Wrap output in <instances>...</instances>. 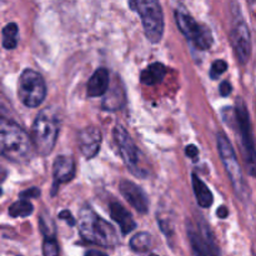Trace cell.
Here are the masks:
<instances>
[{
	"label": "cell",
	"mask_w": 256,
	"mask_h": 256,
	"mask_svg": "<svg viewBox=\"0 0 256 256\" xmlns=\"http://www.w3.org/2000/svg\"><path fill=\"white\" fill-rule=\"evenodd\" d=\"M102 132L96 126H86L79 132L78 142L82 154L86 159H92L96 156L102 145Z\"/></svg>",
	"instance_id": "7c38bea8"
},
{
	"label": "cell",
	"mask_w": 256,
	"mask_h": 256,
	"mask_svg": "<svg viewBox=\"0 0 256 256\" xmlns=\"http://www.w3.org/2000/svg\"><path fill=\"white\" fill-rule=\"evenodd\" d=\"M218 149H219L222 164H224L225 170H226L232 188H234L235 194L238 195L239 199H246L248 195H249V189H248L246 182H245L244 175H242L239 160H238L234 148L230 144L229 139L222 132L218 134Z\"/></svg>",
	"instance_id": "5b68a950"
},
{
	"label": "cell",
	"mask_w": 256,
	"mask_h": 256,
	"mask_svg": "<svg viewBox=\"0 0 256 256\" xmlns=\"http://www.w3.org/2000/svg\"><path fill=\"white\" fill-rule=\"evenodd\" d=\"M185 154H186L188 158H196L198 154H199V150L195 145H188L186 149H185Z\"/></svg>",
	"instance_id": "83f0119b"
},
{
	"label": "cell",
	"mask_w": 256,
	"mask_h": 256,
	"mask_svg": "<svg viewBox=\"0 0 256 256\" xmlns=\"http://www.w3.org/2000/svg\"><path fill=\"white\" fill-rule=\"evenodd\" d=\"M59 218H60V219L65 220V222H68V225H70V226H74V225L76 224L75 219L72 218V212H68V210H62V212L59 214Z\"/></svg>",
	"instance_id": "484cf974"
},
{
	"label": "cell",
	"mask_w": 256,
	"mask_h": 256,
	"mask_svg": "<svg viewBox=\"0 0 256 256\" xmlns=\"http://www.w3.org/2000/svg\"><path fill=\"white\" fill-rule=\"evenodd\" d=\"M112 135H114V140L119 148L120 155L126 164L128 169L139 178L146 176V170L142 166V152L138 149L136 144L129 135V132L125 130V128L118 125L114 129Z\"/></svg>",
	"instance_id": "ba28073f"
},
{
	"label": "cell",
	"mask_w": 256,
	"mask_h": 256,
	"mask_svg": "<svg viewBox=\"0 0 256 256\" xmlns=\"http://www.w3.org/2000/svg\"><path fill=\"white\" fill-rule=\"evenodd\" d=\"M60 130V122L55 112L50 108L42 109L38 114L32 129V139L38 154L46 156L54 149Z\"/></svg>",
	"instance_id": "3957f363"
},
{
	"label": "cell",
	"mask_w": 256,
	"mask_h": 256,
	"mask_svg": "<svg viewBox=\"0 0 256 256\" xmlns=\"http://www.w3.org/2000/svg\"><path fill=\"white\" fill-rule=\"evenodd\" d=\"M75 175V162L72 156H58L52 165V176H54V192L55 195L59 184H65L72 180Z\"/></svg>",
	"instance_id": "4fadbf2b"
},
{
	"label": "cell",
	"mask_w": 256,
	"mask_h": 256,
	"mask_svg": "<svg viewBox=\"0 0 256 256\" xmlns=\"http://www.w3.org/2000/svg\"><path fill=\"white\" fill-rule=\"evenodd\" d=\"M84 256H108V255L105 254V252H99V250H88Z\"/></svg>",
	"instance_id": "f546056e"
},
{
	"label": "cell",
	"mask_w": 256,
	"mask_h": 256,
	"mask_svg": "<svg viewBox=\"0 0 256 256\" xmlns=\"http://www.w3.org/2000/svg\"><path fill=\"white\" fill-rule=\"evenodd\" d=\"M188 235H189L190 245H192L194 256H209V246L202 242L200 235L189 224H188Z\"/></svg>",
	"instance_id": "d6986e66"
},
{
	"label": "cell",
	"mask_w": 256,
	"mask_h": 256,
	"mask_svg": "<svg viewBox=\"0 0 256 256\" xmlns=\"http://www.w3.org/2000/svg\"><path fill=\"white\" fill-rule=\"evenodd\" d=\"M192 189H194V194L196 196V202L199 204V206L204 208H210L212 204V194L209 190V188L205 185V182L198 176L196 174H192Z\"/></svg>",
	"instance_id": "ac0fdd59"
},
{
	"label": "cell",
	"mask_w": 256,
	"mask_h": 256,
	"mask_svg": "<svg viewBox=\"0 0 256 256\" xmlns=\"http://www.w3.org/2000/svg\"><path fill=\"white\" fill-rule=\"evenodd\" d=\"M18 96L26 108H38L46 96V84L38 72L25 69L18 82Z\"/></svg>",
	"instance_id": "8992f818"
},
{
	"label": "cell",
	"mask_w": 256,
	"mask_h": 256,
	"mask_svg": "<svg viewBox=\"0 0 256 256\" xmlns=\"http://www.w3.org/2000/svg\"><path fill=\"white\" fill-rule=\"evenodd\" d=\"M18 32H19V29H18V25L15 22H9L2 28V46L5 49L10 50L16 48Z\"/></svg>",
	"instance_id": "44dd1931"
},
{
	"label": "cell",
	"mask_w": 256,
	"mask_h": 256,
	"mask_svg": "<svg viewBox=\"0 0 256 256\" xmlns=\"http://www.w3.org/2000/svg\"><path fill=\"white\" fill-rule=\"evenodd\" d=\"M228 70V64L224 60H215L210 69V78L212 79H218L222 74H224Z\"/></svg>",
	"instance_id": "cb8c5ba5"
},
{
	"label": "cell",
	"mask_w": 256,
	"mask_h": 256,
	"mask_svg": "<svg viewBox=\"0 0 256 256\" xmlns=\"http://www.w3.org/2000/svg\"><path fill=\"white\" fill-rule=\"evenodd\" d=\"M230 42H232L234 52L238 60L242 64H246L252 55V39L248 25L244 22H240L232 28L230 32Z\"/></svg>",
	"instance_id": "30bf717a"
},
{
	"label": "cell",
	"mask_w": 256,
	"mask_h": 256,
	"mask_svg": "<svg viewBox=\"0 0 256 256\" xmlns=\"http://www.w3.org/2000/svg\"><path fill=\"white\" fill-rule=\"evenodd\" d=\"M0 149L2 156L18 164L28 162L36 152L32 136L16 122L5 118L0 124Z\"/></svg>",
	"instance_id": "6da1fadb"
},
{
	"label": "cell",
	"mask_w": 256,
	"mask_h": 256,
	"mask_svg": "<svg viewBox=\"0 0 256 256\" xmlns=\"http://www.w3.org/2000/svg\"><path fill=\"white\" fill-rule=\"evenodd\" d=\"M129 5L140 16L145 35L156 44L164 34V14L159 0H129Z\"/></svg>",
	"instance_id": "277c9868"
},
{
	"label": "cell",
	"mask_w": 256,
	"mask_h": 256,
	"mask_svg": "<svg viewBox=\"0 0 256 256\" xmlns=\"http://www.w3.org/2000/svg\"><path fill=\"white\" fill-rule=\"evenodd\" d=\"M216 214L220 219H226L228 215H229V210H228L225 206H220L219 209H218Z\"/></svg>",
	"instance_id": "f1b7e54d"
},
{
	"label": "cell",
	"mask_w": 256,
	"mask_h": 256,
	"mask_svg": "<svg viewBox=\"0 0 256 256\" xmlns=\"http://www.w3.org/2000/svg\"><path fill=\"white\" fill-rule=\"evenodd\" d=\"M175 20L180 32L199 50H208L212 45V34L206 26L199 24L185 10L178 9L175 12Z\"/></svg>",
	"instance_id": "9c48e42d"
},
{
	"label": "cell",
	"mask_w": 256,
	"mask_h": 256,
	"mask_svg": "<svg viewBox=\"0 0 256 256\" xmlns=\"http://www.w3.org/2000/svg\"><path fill=\"white\" fill-rule=\"evenodd\" d=\"M34 206L25 199H20L9 206V215L12 218H26L32 214Z\"/></svg>",
	"instance_id": "7402d4cb"
},
{
	"label": "cell",
	"mask_w": 256,
	"mask_h": 256,
	"mask_svg": "<svg viewBox=\"0 0 256 256\" xmlns=\"http://www.w3.org/2000/svg\"><path fill=\"white\" fill-rule=\"evenodd\" d=\"M125 92L122 85L116 84L115 86L110 88L106 92L104 100H102V109L108 112H115L124 106L125 104Z\"/></svg>",
	"instance_id": "2e32d148"
},
{
	"label": "cell",
	"mask_w": 256,
	"mask_h": 256,
	"mask_svg": "<svg viewBox=\"0 0 256 256\" xmlns=\"http://www.w3.org/2000/svg\"><path fill=\"white\" fill-rule=\"evenodd\" d=\"M110 215L112 219L120 226V230L124 235H128L136 228V222L132 219V214L119 202L110 204Z\"/></svg>",
	"instance_id": "9a60e30c"
},
{
	"label": "cell",
	"mask_w": 256,
	"mask_h": 256,
	"mask_svg": "<svg viewBox=\"0 0 256 256\" xmlns=\"http://www.w3.org/2000/svg\"><path fill=\"white\" fill-rule=\"evenodd\" d=\"M166 69L162 62H152L140 74V82L144 85H156L162 82Z\"/></svg>",
	"instance_id": "e0dca14e"
},
{
	"label": "cell",
	"mask_w": 256,
	"mask_h": 256,
	"mask_svg": "<svg viewBox=\"0 0 256 256\" xmlns=\"http://www.w3.org/2000/svg\"><path fill=\"white\" fill-rule=\"evenodd\" d=\"M220 95L222 96H229L230 92H232V84L229 82H222L220 84Z\"/></svg>",
	"instance_id": "4316f807"
},
{
	"label": "cell",
	"mask_w": 256,
	"mask_h": 256,
	"mask_svg": "<svg viewBox=\"0 0 256 256\" xmlns=\"http://www.w3.org/2000/svg\"><path fill=\"white\" fill-rule=\"evenodd\" d=\"M234 118L240 132L242 152H244V159L245 162H246L248 170H249V172L252 176L256 178V148L254 138H252L249 112H248L246 105H245V102L242 100H239L236 102Z\"/></svg>",
	"instance_id": "52a82bcc"
},
{
	"label": "cell",
	"mask_w": 256,
	"mask_h": 256,
	"mask_svg": "<svg viewBox=\"0 0 256 256\" xmlns=\"http://www.w3.org/2000/svg\"><path fill=\"white\" fill-rule=\"evenodd\" d=\"M110 82L109 70L105 68H99L90 76L86 86V94L89 98H98L108 92Z\"/></svg>",
	"instance_id": "5bb4252c"
},
{
	"label": "cell",
	"mask_w": 256,
	"mask_h": 256,
	"mask_svg": "<svg viewBox=\"0 0 256 256\" xmlns=\"http://www.w3.org/2000/svg\"><path fill=\"white\" fill-rule=\"evenodd\" d=\"M80 236L88 242L104 248H112L119 242L114 226L100 218L90 206L85 205L79 212Z\"/></svg>",
	"instance_id": "7a4b0ae2"
},
{
	"label": "cell",
	"mask_w": 256,
	"mask_h": 256,
	"mask_svg": "<svg viewBox=\"0 0 256 256\" xmlns=\"http://www.w3.org/2000/svg\"><path fill=\"white\" fill-rule=\"evenodd\" d=\"M40 194H42V192L38 188H30V189L20 192L19 196L22 199H36V198L40 196Z\"/></svg>",
	"instance_id": "d4e9b609"
},
{
	"label": "cell",
	"mask_w": 256,
	"mask_h": 256,
	"mask_svg": "<svg viewBox=\"0 0 256 256\" xmlns=\"http://www.w3.org/2000/svg\"><path fill=\"white\" fill-rule=\"evenodd\" d=\"M130 249L135 252H145L152 246V236L149 232H139L130 239Z\"/></svg>",
	"instance_id": "ffe728a7"
},
{
	"label": "cell",
	"mask_w": 256,
	"mask_h": 256,
	"mask_svg": "<svg viewBox=\"0 0 256 256\" xmlns=\"http://www.w3.org/2000/svg\"><path fill=\"white\" fill-rule=\"evenodd\" d=\"M150 256H159V255H156V254H150Z\"/></svg>",
	"instance_id": "4dcf8cb0"
},
{
	"label": "cell",
	"mask_w": 256,
	"mask_h": 256,
	"mask_svg": "<svg viewBox=\"0 0 256 256\" xmlns=\"http://www.w3.org/2000/svg\"><path fill=\"white\" fill-rule=\"evenodd\" d=\"M119 190L122 196L125 198L128 202L134 208L136 212L145 214L149 209V200H148L146 194L142 188L138 186L129 180H122L119 184Z\"/></svg>",
	"instance_id": "8fae6325"
},
{
	"label": "cell",
	"mask_w": 256,
	"mask_h": 256,
	"mask_svg": "<svg viewBox=\"0 0 256 256\" xmlns=\"http://www.w3.org/2000/svg\"><path fill=\"white\" fill-rule=\"evenodd\" d=\"M42 254L44 256H59V245L52 235H45L42 242Z\"/></svg>",
	"instance_id": "603a6c76"
}]
</instances>
